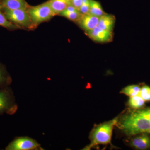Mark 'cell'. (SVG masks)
Here are the masks:
<instances>
[{
  "label": "cell",
  "instance_id": "9",
  "mask_svg": "<svg viewBox=\"0 0 150 150\" xmlns=\"http://www.w3.org/2000/svg\"><path fill=\"white\" fill-rule=\"evenodd\" d=\"M99 18L91 14L83 16L78 21L81 27L86 32L92 30L98 26Z\"/></svg>",
  "mask_w": 150,
  "mask_h": 150
},
{
  "label": "cell",
  "instance_id": "19",
  "mask_svg": "<svg viewBox=\"0 0 150 150\" xmlns=\"http://www.w3.org/2000/svg\"><path fill=\"white\" fill-rule=\"evenodd\" d=\"M139 95L146 101H150V87L147 85L143 86L141 88Z\"/></svg>",
  "mask_w": 150,
  "mask_h": 150
},
{
  "label": "cell",
  "instance_id": "10",
  "mask_svg": "<svg viewBox=\"0 0 150 150\" xmlns=\"http://www.w3.org/2000/svg\"><path fill=\"white\" fill-rule=\"evenodd\" d=\"M47 2L55 15L60 14L67 7L72 5L71 0H49Z\"/></svg>",
  "mask_w": 150,
  "mask_h": 150
},
{
  "label": "cell",
  "instance_id": "3",
  "mask_svg": "<svg viewBox=\"0 0 150 150\" xmlns=\"http://www.w3.org/2000/svg\"><path fill=\"white\" fill-rule=\"evenodd\" d=\"M27 11L35 28L41 23L49 20L55 16L47 2L35 6L29 7Z\"/></svg>",
  "mask_w": 150,
  "mask_h": 150
},
{
  "label": "cell",
  "instance_id": "2",
  "mask_svg": "<svg viewBox=\"0 0 150 150\" xmlns=\"http://www.w3.org/2000/svg\"><path fill=\"white\" fill-rule=\"evenodd\" d=\"M118 119L115 118L94 128L91 134V143L83 150H89L94 146L99 144L105 145L111 141L112 129L118 123Z\"/></svg>",
  "mask_w": 150,
  "mask_h": 150
},
{
  "label": "cell",
  "instance_id": "22",
  "mask_svg": "<svg viewBox=\"0 0 150 150\" xmlns=\"http://www.w3.org/2000/svg\"><path fill=\"white\" fill-rule=\"evenodd\" d=\"M1 7H0V11H1Z\"/></svg>",
  "mask_w": 150,
  "mask_h": 150
},
{
  "label": "cell",
  "instance_id": "11",
  "mask_svg": "<svg viewBox=\"0 0 150 150\" xmlns=\"http://www.w3.org/2000/svg\"><path fill=\"white\" fill-rule=\"evenodd\" d=\"M115 22V18L111 15L105 14L99 18L98 27L106 31L112 32Z\"/></svg>",
  "mask_w": 150,
  "mask_h": 150
},
{
  "label": "cell",
  "instance_id": "1",
  "mask_svg": "<svg viewBox=\"0 0 150 150\" xmlns=\"http://www.w3.org/2000/svg\"><path fill=\"white\" fill-rule=\"evenodd\" d=\"M119 126L128 136L150 134V107L134 110L123 115Z\"/></svg>",
  "mask_w": 150,
  "mask_h": 150
},
{
  "label": "cell",
  "instance_id": "14",
  "mask_svg": "<svg viewBox=\"0 0 150 150\" xmlns=\"http://www.w3.org/2000/svg\"><path fill=\"white\" fill-rule=\"evenodd\" d=\"M128 104L131 108L139 110L142 109L145 106V101L139 95L136 96L130 97Z\"/></svg>",
  "mask_w": 150,
  "mask_h": 150
},
{
  "label": "cell",
  "instance_id": "7",
  "mask_svg": "<svg viewBox=\"0 0 150 150\" xmlns=\"http://www.w3.org/2000/svg\"><path fill=\"white\" fill-rule=\"evenodd\" d=\"M86 34L92 40L100 43H106L112 40V32L106 31L97 27L86 32Z\"/></svg>",
  "mask_w": 150,
  "mask_h": 150
},
{
  "label": "cell",
  "instance_id": "4",
  "mask_svg": "<svg viewBox=\"0 0 150 150\" xmlns=\"http://www.w3.org/2000/svg\"><path fill=\"white\" fill-rule=\"evenodd\" d=\"M6 17L11 22L19 27L30 29L35 28L33 25L27 10L23 9H8L3 8Z\"/></svg>",
  "mask_w": 150,
  "mask_h": 150
},
{
  "label": "cell",
  "instance_id": "12",
  "mask_svg": "<svg viewBox=\"0 0 150 150\" xmlns=\"http://www.w3.org/2000/svg\"><path fill=\"white\" fill-rule=\"evenodd\" d=\"M3 8L13 10L23 9L28 10L29 6L25 0H2Z\"/></svg>",
  "mask_w": 150,
  "mask_h": 150
},
{
  "label": "cell",
  "instance_id": "13",
  "mask_svg": "<svg viewBox=\"0 0 150 150\" xmlns=\"http://www.w3.org/2000/svg\"><path fill=\"white\" fill-rule=\"evenodd\" d=\"M90 14L100 17L106 14L103 10L98 2L94 0H90Z\"/></svg>",
  "mask_w": 150,
  "mask_h": 150
},
{
  "label": "cell",
  "instance_id": "20",
  "mask_svg": "<svg viewBox=\"0 0 150 150\" xmlns=\"http://www.w3.org/2000/svg\"><path fill=\"white\" fill-rule=\"evenodd\" d=\"M79 11L83 15L89 14L90 0H83L82 4Z\"/></svg>",
  "mask_w": 150,
  "mask_h": 150
},
{
  "label": "cell",
  "instance_id": "21",
  "mask_svg": "<svg viewBox=\"0 0 150 150\" xmlns=\"http://www.w3.org/2000/svg\"><path fill=\"white\" fill-rule=\"evenodd\" d=\"M71 1L72 5L79 11L82 4L83 0H71Z\"/></svg>",
  "mask_w": 150,
  "mask_h": 150
},
{
  "label": "cell",
  "instance_id": "15",
  "mask_svg": "<svg viewBox=\"0 0 150 150\" xmlns=\"http://www.w3.org/2000/svg\"><path fill=\"white\" fill-rule=\"evenodd\" d=\"M12 82L11 79L0 65V88L9 86Z\"/></svg>",
  "mask_w": 150,
  "mask_h": 150
},
{
  "label": "cell",
  "instance_id": "16",
  "mask_svg": "<svg viewBox=\"0 0 150 150\" xmlns=\"http://www.w3.org/2000/svg\"><path fill=\"white\" fill-rule=\"evenodd\" d=\"M141 87L138 85H132L126 86L123 89L120 93L124 94L130 97L139 95Z\"/></svg>",
  "mask_w": 150,
  "mask_h": 150
},
{
  "label": "cell",
  "instance_id": "8",
  "mask_svg": "<svg viewBox=\"0 0 150 150\" xmlns=\"http://www.w3.org/2000/svg\"><path fill=\"white\" fill-rule=\"evenodd\" d=\"M131 142L132 147L137 150L150 149V134L144 133L136 135Z\"/></svg>",
  "mask_w": 150,
  "mask_h": 150
},
{
  "label": "cell",
  "instance_id": "5",
  "mask_svg": "<svg viewBox=\"0 0 150 150\" xmlns=\"http://www.w3.org/2000/svg\"><path fill=\"white\" fill-rule=\"evenodd\" d=\"M18 106L12 90L9 86L0 89V115H13L16 112Z\"/></svg>",
  "mask_w": 150,
  "mask_h": 150
},
{
  "label": "cell",
  "instance_id": "6",
  "mask_svg": "<svg viewBox=\"0 0 150 150\" xmlns=\"http://www.w3.org/2000/svg\"><path fill=\"white\" fill-rule=\"evenodd\" d=\"M39 143L32 138L27 137H16L12 141L6 150H33L42 149Z\"/></svg>",
  "mask_w": 150,
  "mask_h": 150
},
{
  "label": "cell",
  "instance_id": "17",
  "mask_svg": "<svg viewBox=\"0 0 150 150\" xmlns=\"http://www.w3.org/2000/svg\"><path fill=\"white\" fill-rule=\"evenodd\" d=\"M59 15L67 18L70 20L77 22L79 21L83 15L79 11L74 12H69L64 10Z\"/></svg>",
  "mask_w": 150,
  "mask_h": 150
},
{
  "label": "cell",
  "instance_id": "18",
  "mask_svg": "<svg viewBox=\"0 0 150 150\" xmlns=\"http://www.w3.org/2000/svg\"><path fill=\"white\" fill-rule=\"evenodd\" d=\"M0 26H3L8 29H16L19 28L13 24L6 17L4 14L2 13L0 11Z\"/></svg>",
  "mask_w": 150,
  "mask_h": 150
}]
</instances>
